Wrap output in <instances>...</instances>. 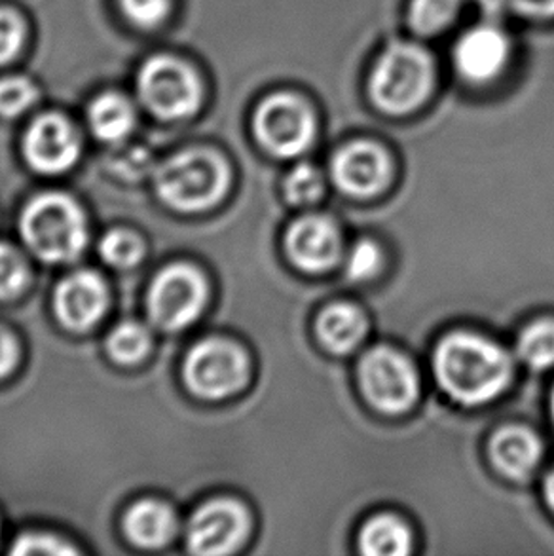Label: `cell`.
<instances>
[{"label":"cell","instance_id":"cell-22","mask_svg":"<svg viewBox=\"0 0 554 556\" xmlns=\"http://www.w3.org/2000/svg\"><path fill=\"white\" fill-rule=\"evenodd\" d=\"M484 17L520 25H554V0H473Z\"/></svg>","mask_w":554,"mask_h":556},{"label":"cell","instance_id":"cell-30","mask_svg":"<svg viewBox=\"0 0 554 556\" xmlns=\"http://www.w3.org/2000/svg\"><path fill=\"white\" fill-rule=\"evenodd\" d=\"M124 14L141 27H154L169 14L172 0H121Z\"/></svg>","mask_w":554,"mask_h":556},{"label":"cell","instance_id":"cell-5","mask_svg":"<svg viewBox=\"0 0 554 556\" xmlns=\"http://www.w3.org/2000/svg\"><path fill=\"white\" fill-rule=\"evenodd\" d=\"M259 143L277 159H297L317 136V116L312 101L299 91H274L256 105L253 116Z\"/></svg>","mask_w":554,"mask_h":556},{"label":"cell","instance_id":"cell-8","mask_svg":"<svg viewBox=\"0 0 554 556\" xmlns=\"http://www.w3.org/2000/svg\"><path fill=\"white\" fill-rule=\"evenodd\" d=\"M360 378L368 401L383 413H403L418 397L413 363L390 348L370 350L361 362Z\"/></svg>","mask_w":554,"mask_h":556},{"label":"cell","instance_id":"cell-31","mask_svg":"<svg viewBox=\"0 0 554 556\" xmlns=\"http://www.w3.org/2000/svg\"><path fill=\"white\" fill-rule=\"evenodd\" d=\"M23 42V25L20 17L0 8V65L14 60Z\"/></svg>","mask_w":554,"mask_h":556},{"label":"cell","instance_id":"cell-29","mask_svg":"<svg viewBox=\"0 0 554 556\" xmlns=\"http://www.w3.org/2000/svg\"><path fill=\"white\" fill-rule=\"evenodd\" d=\"M27 279L25 264L14 249L0 245V299H12L22 291Z\"/></svg>","mask_w":554,"mask_h":556},{"label":"cell","instance_id":"cell-33","mask_svg":"<svg viewBox=\"0 0 554 556\" xmlns=\"http://www.w3.org/2000/svg\"><path fill=\"white\" fill-rule=\"evenodd\" d=\"M17 350H15L14 340L10 339V334L0 331V376L7 375L8 370L14 367Z\"/></svg>","mask_w":554,"mask_h":556},{"label":"cell","instance_id":"cell-19","mask_svg":"<svg viewBox=\"0 0 554 556\" xmlns=\"http://www.w3.org/2000/svg\"><path fill=\"white\" fill-rule=\"evenodd\" d=\"M175 530V519L172 511L165 505L147 500L141 504L134 505L126 517V532L131 542L156 549L160 545L167 543Z\"/></svg>","mask_w":554,"mask_h":556},{"label":"cell","instance_id":"cell-34","mask_svg":"<svg viewBox=\"0 0 554 556\" xmlns=\"http://www.w3.org/2000/svg\"><path fill=\"white\" fill-rule=\"evenodd\" d=\"M545 494H547L549 505L553 507L554 511V469L551 471V475H549L547 482H545Z\"/></svg>","mask_w":554,"mask_h":556},{"label":"cell","instance_id":"cell-11","mask_svg":"<svg viewBox=\"0 0 554 556\" xmlns=\"http://www.w3.org/2000/svg\"><path fill=\"white\" fill-rule=\"evenodd\" d=\"M248 530V513L240 504L215 500L192 517L188 545L196 555H226L240 545Z\"/></svg>","mask_w":554,"mask_h":556},{"label":"cell","instance_id":"cell-7","mask_svg":"<svg viewBox=\"0 0 554 556\" xmlns=\"http://www.w3.org/2000/svg\"><path fill=\"white\" fill-rule=\"evenodd\" d=\"M139 93L160 118H185L202 103V84L194 71L169 55H158L139 73Z\"/></svg>","mask_w":554,"mask_h":556},{"label":"cell","instance_id":"cell-23","mask_svg":"<svg viewBox=\"0 0 554 556\" xmlns=\"http://www.w3.org/2000/svg\"><path fill=\"white\" fill-rule=\"evenodd\" d=\"M518 357L536 370L554 365V321L545 319L530 325L517 342Z\"/></svg>","mask_w":554,"mask_h":556},{"label":"cell","instance_id":"cell-14","mask_svg":"<svg viewBox=\"0 0 554 556\" xmlns=\"http://www.w3.org/2000/svg\"><path fill=\"white\" fill-rule=\"evenodd\" d=\"M287 251L302 270L325 271L332 268L342 253V240L332 220L307 215L289 228Z\"/></svg>","mask_w":554,"mask_h":556},{"label":"cell","instance_id":"cell-27","mask_svg":"<svg viewBox=\"0 0 554 556\" xmlns=\"http://www.w3.org/2000/svg\"><path fill=\"white\" fill-rule=\"evenodd\" d=\"M37 101V88L22 76H8L0 80V114L17 116Z\"/></svg>","mask_w":554,"mask_h":556},{"label":"cell","instance_id":"cell-16","mask_svg":"<svg viewBox=\"0 0 554 556\" xmlns=\"http://www.w3.org/2000/svg\"><path fill=\"white\" fill-rule=\"evenodd\" d=\"M492 459L507 477L526 479L540 464V439L530 429L520 426L503 428L492 439Z\"/></svg>","mask_w":554,"mask_h":556},{"label":"cell","instance_id":"cell-13","mask_svg":"<svg viewBox=\"0 0 554 556\" xmlns=\"http://www.w3.org/2000/svg\"><path fill=\"white\" fill-rule=\"evenodd\" d=\"M23 151L40 174H61L75 164L80 143L75 128L63 116L45 114L33 122Z\"/></svg>","mask_w":554,"mask_h":556},{"label":"cell","instance_id":"cell-10","mask_svg":"<svg viewBox=\"0 0 554 556\" xmlns=\"http://www.w3.org/2000/svg\"><path fill=\"white\" fill-rule=\"evenodd\" d=\"M205 301L202 276L190 266H172L158 276L150 289L152 321L165 331H179L192 324Z\"/></svg>","mask_w":554,"mask_h":556},{"label":"cell","instance_id":"cell-32","mask_svg":"<svg viewBox=\"0 0 554 556\" xmlns=\"http://www.w3.org/2000/svg\"><path fill=\"white\" fill-rule=\"evenodd\" d=\"M76 551L71 549L60 540H53L50 535H23L15 542L12 555L35 556V555H75Z\"/></svg>","mask_w":554,"mask_h":556},{"label":"cell","instance_id":"cell-21","mask_svg":"<svg viewBox=\"0 0 554 556\" xmlns=\"http://www.w3.org/2000/svg\"><path fill=\"white\" fill-rule=\"evenodd\" d=\"M134 122H136L134 106L116 93H105L96 99L90 106L91 129L99 139L109 143L121 141L128 136L134 128Z\"/></svg>","mask_w":554,"mask_h":556},{"label":"cell","instance_id":"cell-24","mask_svg":"<svg viewBox=\"0 0 554 556\" xmlns=\"http://www.w3.org/2000/svg\"><path fill=\"white\" fill-rule=\"evenodd\" d=\"M325 179L322 172L312 164H299L292 167L285 179V194L294 205H310L323 195Z\"/></svg>","mask_w":554,"mask_h":556},{"label":"cell","instance_id":"cell-17","mask_svg":"<svg viewBox=\"0 0 554 556\" xmlns=\"http://www.w3.org/2000/svg\"><path fill=\"white\" fill-rule=\"evenodd\" d=\"M467 0H406L403 23L418 40L439 38L456 27Z\"/></svg>","mask_w":554,"mask_h":556},{"label":"cell","instance_id":"cell-4","mask_svg":"<svg viewBox=\"0 0 554 556\" xmlns=\"http://www.w3.org/2000/svg\"><path fill=\"white\" fill-rule=\"evenodd\" d=\"M23 238L46 263H71L86 243L78 205L63 194H42L27 205L22 217Z\"/></svg>","mask_w":554,"mask_h":556},{"label":"cell","instance_id":"cell-9","mask_svg":"<svg viewBox=\"0 0 554 556\" xmlns=\"http://www.w3.org/2000/svg\"><path fill=\"white\" fill-rule=\"evenodd\" d=\"M185 375L196 395L226 397L240 390L248 380V359L228 342L207 340L188 355Z\"/></svg>","mask_w":554,"mask_h":556},{"label":"cell","instance_id":"cell-3","mask_svg":"<svg viewBox=\"0 0 554 556\" xmlns=\"http://www.w3.org/2000/svg\"><path fill=\"white\" fill-rule=\"evenodd\" d=\"M520 42L505 22L487 17L465 27L450 46V68L459 86L492 88L518 63Z\"/></svg>","mask_w":554,"mask_h":556},{"label":"cell","instance_id":"cell-28","mask_svg":"<svg viewBox=\"0 0 554 556\" xmlns=\"http://www.w3.org/2000/svg\"><path fill=\"white\" fill-rule=\"evenodd\" d=\"M382 266V253L373 241L363 240L353 245L345 258V274L353 281H367L375 278Z\"/></svg>","mask_w":554,"mask_h":556},{"label":"cell","instance_id":"cell-15","mask_svg":"<svg viewBox=\"0 0 554 556\" xmlns=\"http://www.w3.org/2000/svg\"><path fill=\"white\" fill-rule=\"evenodd\" d=\"M106 308V289L93 271H75L55 291V312L61 324L86 331L98 324Z\"/></svg>","mask_w":554,"mask_h":556},{"label":"cell","instance_id":"cell-18","mask_svg":"<svg viewBox=\"0 0 554 556\" xmlns=\"http://www.w3.org/2000/svg\"><path fill=\"white\" fill-rule=\"evenodd\" d=\"M317 332L325 346L337 354H345L363 340L367 321L360 309L350 304H332L319 316Z\"/></svg>","mask_w":554,"mask_h":556},{"label":"cell","instance_id":"cell-26","mask_svg":"<svg viewBox=\"0 0 554 556\" xmlns=\"http://www.w3.org/2000/svg\"><path fill=\"white\" fill-rule=\"evenodd\" d=\"M101 255L116 268H129L141 261L142 243L134 233L116 230L101 241Z\"/></svg>","mask_w":554,"mask_h":556},{"label":"cell","instance_id":"cell-6","mask_svg":"<svg viewBox=\"0 0 554 556\" xmlns=\"http://www.w3.org/2000/svg\"><path fill=\"white\" fill-rule=\"evenodd\" d=\"M228 185V169L210 151L180 152L156 175L158 194L180 211H198L217 202Z\"/></svg>","mask_w":554,"mask_h":556},{"label":"cell","instance_id":"cell-1","mask_svg":"<svg viewBox=\"0 0 554 556\" xmlns=\"http://www.w3.org/2000/svg\"><path fill=\"white\" fill-rule=\"evenodd\" d=\"M439 86L435 53L418 38L393 37L368 61L363 90L378 113L403 118L424 109Z\"/></svg>","mask_w":554,"mask_h":556},{"label":"cell","instance_id":"cell-20","mask_svg":"<svg viewBox=\"0 0 554 556\" xmlns=\"http://www.w3.org/2000/svg\"><path fill=\"white\" fill-rule=\"evenodd\" d=\"M360 545L368 556H405L413 549V535L398 517L380 515L361 530Z\"/></svg>","mask_w":554,"mask_h":556},{"label":"cell","instance_id":"cell-2","mask_svg":"<svg viewBox=\"0 0 554 556\" xmlns=\"http://www.w3.org/2000/svg\"><path fill=\"white\" fill-rule=\"evenodd\" d=\"M435 372L442 390L462 405H484L511 382L509 355L473 332H454L435 352Z\"/></svg>","mask_w":554,"mask_h":556},{"label":"cell","instance_id":"cell-25","mask_svg":"<svg viewBox=\"0 0 554 556\" xmlns=\"http://www.w3.org/2000/svg\"><path fill=\"white\" fill-rule=\"evenodd\" d=\"M109 354L118 363H136L149 350V334L139 325L124 324L109 337Z\"/></svg>","mask_w":554,"mask_h":556},{"label":"cell","instance_id":"cell-35","mask_svg":"<svg viewBox=\"0 0 554 556\" xmlns=\"http://www.w3.org/2000/svg\"><path fill=\"white\" fill-rule=\"evenodd\" d=\"M553 416H554V393H553Z\"/></svg>","mask_w":554,"mask_h":556},{"label":"cell","instance_id":"cell-12","mask_svg":"<svg viewBox=\"0 0 554 556\" xmlns=\"http://www.w3.org/2000/svg\"><path fill=\"white\" fill-rule=\"evenodd\" d=\"M330 172L337 187L348 194L373 195L390 181V156L378 143L353 141L338 149Z\"/></svg>","mask_w":554,"mask_h":556}]
</instances>
